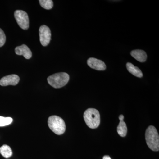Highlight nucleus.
<instances>
[{"mask_svg": "<svg viewBox=\"0 0 159 159\" xmlns=\"http://www.w3.org/2000/svg\"><path fill=\"white\" fill-rule=\"evenodd\" d=\"M145 140L148 147L154 151L159 150V136L156 128L152 125L148 126L145 132Z\"/></svg>", "mask_w": 159, "mask_h": 159, "instance_id": "nucleus-1", "label": "nucleus"}, {"mask_svg": "<svg viewBox=\"0 0 159 159\" xmlns=\"http://www.w3.org/2000/svg\"><path fill=\"white\" fill-rule=\"evenodd\" d=\"M86 124L91 129H96L99 126L100 122V114L96 109L89 108L84 114Z\"/></svg>", "mask_w": 159, "mask_h": 159, "instance_id": "nucleus-2", "label": "nucleus"}, {"mask_svg": "<svg viewBox=\"0 0 159 159\" xmlns=\"http://www.w3.org/2000/svg\"><path fill=\"white\" fill-rule=\"evenodd\" d=\"M70 80L69 74L66 73H56L48 78L49 84L55 89H59L65 86Z\"/></svg>", "mask_w": 159, "mask_h": 159, "instance_id": "nucleus-3", "label": "nucleus"}, {"mask_svg": "<svg viewBox=\"0 0 159 159\" xmlns=\"http://www.w3.org/2000/svg\"><path fill=\"white\" fill-rule=\"evenodd\" d=\"M48 125L50 129L56 134H62L65 132V122L63 119L57 116H53L49 117Z\"/></svg>", "mask_w": 159, "mask_h": 159, "instance_id": "nucleus-4", "label": "nucleus"}, {"mask_svg": "<svg viewBox=\"0 0 159 159\" xmlns=\"http://www.w3.org/2000/svg\"><path fill=\"white\" fill-rule=\"evenodd\" d=\"M14 17L18 25L24 30H27L29 27V16L25 11L17 10L14 12Z\"/></svg>", "mask_w": 159, "mask_h": 159, "instance_id": "nucleus-5", "label": "nucleus"}, {"mask_svg": "<svg viewBox=\"0 0 159 159\" xmlns=\"http://www.w3.org/2000/svg\"><path fill=\"white\" fill-rule=\"evenodd\" d=\"M40 42L44 47L49 44L51 40V31L47 26L43 25L39 29Z\"/></svg>", "mask_w": 159, "mask_h": 159, "instance_id": "nucleus-6", "label": "nucleus"}, {"mask_svg": "<svg viewBox=\"0 0 159 159\" xmlns=\"http://www.w3.org/2000/svg\"><path fill=\"white\" fill-rule=\"evenodd\" d=\"M87 64L91 68L99 71L105 70L106 66L105 63L101 60L94 57H90L87 60Z\"/></svg>", "mask_w": 159, "mask_h": 159, "instance_id": "nucleus-7", "label": "nucleus"}, {"mask_svg": "<svg viewBox=\"0 0 159 159\" xmlns=\"http://www.w3.org/2000/svg\"><path fill=\"white\" fill-rule=\"evenodd\" d=\"M20 81V77L17 75L11 74L2 77L0 80V85L2 86L16 85Z\"/></svg>", "mask_w": 159, "mask_h": 159, "instance_id": "nucleus-8", "label": "nucleus"}, {"mask_svg": "<svg viewBox=\"0 0 159 159\" xmlns=\"http://www.w3.org/2000/svg\"><path fill=\"white\" fill-rule=\"evenodd\" d=\"M15 51L17 55H23L26 59H30L32 57V52L26 45L23 44L22 45L16 47Z\"/></svg>", "mask_w": 159, "mask_h": 159, "instance_id": "nucleus-9", "label": "nucleus"}, {"mask_svg": "<svg viewBox=\"0 0 159 159\" xmlns=\"http://www.w3.org/2000/svg\"><path fill=\"white\" fill-rule=\"evenodd\" d=\"M131 55L140 62H144L147 60V55L145 51L135 50L131 51Z\"/></svg>", "mask_w": 159, "mask_h": 159, "instance_id": "nucleus-10", "label": "nucleus"}, {"mask_svg": "<svg viewBox=\"0 0 159 159\" xmlns=\"http://www.w3.org/2000/svg\"><path fill=\"white\" fill-rule=\"evenodd\" d=\"M126 66L128 72L134 76L139 78H141L143 77V74L141 70L138 67L134 66L131 63L127 62L126 63Z\"/></svg>", "mask_w": 159, "mask_h": 159, "instance_id": "nucleus-11", "label": "nucleus"}, {"mask_svg": "<svg viewBox=\"0 0 159 159\" xmlns=\"http://www.w3.org/2000/svg\"><path fill=\"white\" fill-rule=\"evenodd\" d=\"M0 153L6 158H9L12 156V152L9 146L4 145L0 147Z\"/></svg>", "mask_w": 159, "mask_h": 159, "instance_id": "nucleus-12", "label": "nucleus"}, {"mask_svg": "<svg viewBox=\"0 0 159 159\" xmlns=\"http://www.w3.org/2000/svg\"><path fill=\"white\" fill-rule=\"evenodd\" d=\"M117 132L121 137H124L126 135L127 132V126L123 120L120 121L119 125L117 127Z\"/></svg>", "mask_w": 159, "mask_h": 159, "instance_id": "nucleus-13", "label": "nucleus"}, {"mask_svg": "<svg viewBox=\"0 0 159 159\" xmlns=\"http://www.w3.org/2000/svg\"><path fill=\"white\" fill-rule=\"evenodd\" d=\"M39 3L42 7L47 10L52 9L54 5L52 0H40Z\"/></svg>", "mask_w": 159, "mask_h": 159, "instance_id": "nucleus-14", "label": "nucleus"}, {"mask_svg": "<svg viewBox=\"0 0 159 159\" xmlns=\"http://www.w3.org/2000/svg\"><path fill=\"white\" fill-rule=\"evenodd\" d=\"M12 119L10 117L0 116V126H4L11 124Z\"/></svg>", "mask_w": 159, "mask_h": 159, "instance_id": "nucleus-15", "label": "nucleus"}, {"mask_svg": "<svg viewBox=\"0 0 159 159\" xmlns=\"http://www.w3.org/2000/svg\"><path fill=\"white\" fill-rule=\"evenodd\" d=\"M6 41V36L5 33L2 29H0V48L5 44Z\"/></svg>", "mask_w": 159, "mask_h": 159, "instance_id": "nucleus-16", "label": "nucleus"}, {"mask_svg": "<svg viewBox=\"0 0 159 159\" xmlns=\"http://www.w3.org/2000/svg\"><path fill=\"white\" fill-rule=\"evenodd\" d=\"M119 119L120 121L123 120V119H124V116L122 115H120V116H119Z\"/></svg>", "mask_w": 159, "mask_h": 159, "instance_id": "nucleus-17", "label": "nucleus"}, {"mask_svg": "<svg viewBox=\"0 0 159 159\" xmlns=\"http://www.w3.org/2000/svg\"><path fill=\"white\" fill-rule=\"evenodd\" d=\"M112 159L109 156L106 155L104 156V157H103V159Z\"/></svg>", "mask_w": 159, "mask_h": 159, "instance_id": "nucleus-18", "label": "nucleus"}]
</instances>
